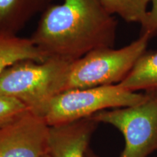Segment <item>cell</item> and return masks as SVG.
Segmentation results:
<instances>
[{"mask_svg":"<svg viewBox=\"0 0 157 157\" xmlns=\"http://www.w3.org/2000/svg\"><path fill=\"white\" fill-rule=\"evenodd\" d=\"M117 22L100 0H63L43 12L30 37L47 58L68 62L101 48H113Z\"/></svg>","mask_w":157,"mask_h":157,"instance_id":"obj_1","label":"cell"},{"mask_svg":"<svg viewBox=\"0 0 157 157\" xmlns=\"http://www.w3.org/2000/svg\"><path fill=\"white\" fill-rule=\"evenodd\" d=\"M71 63L52 58L15 63L0 75V94L17 100L31 112H36L64 91Z\"/></svg>","mask_w":157,"mask_h":157,"instance_id":"obj_2","label":"cell"},{"mask_svg":"<svg viewBox=\"0 0 157 157\" xmlns=\"http://www.w3.org/2000/svg\"><path fill=\"white\" fill-rule=\"evenodd\" d=\"M148 98L119 84L68 90L55 95L33 113L50 127L91 117L105 110L132 106Z\"/></svg>","mask_w":157,"mask_h":157,"instance_id":"obj_3","label":"cell"},{"mask_svg":"<svg viewBox=\"0 0 157 157\" xmlns=\"http://www.w3.org/2000/svg\"><path fill=\"white\" fill-rule=\"evenodd\" d=\"M150 39L146 34L140 35L121 48L98 49L71 62L64 91L119 84L146 52Z\"/></svg>","mask_w":157,"mask_h":157,"instance_id":"obj_4","label":"cell"},{"mask_svg":"<svg viewBox=\"0 0 157 157\" xmlns=\"http://www.w3.org/2000/svg\"><path fill=\"white\" fill-rule=\"evenodd\" d=\"M91 117L122 133L125 146L119 157H148L157 150V97L149 96L141 103L105 110Z\"/></svg>","mask_w":157,"mask_h":157,"instance_id":"obj_5","label":"cell"},{"mask_svg":"<svg viewBox=\"0 0 157 157\" xmlns=\"http://www.w3.org/2000/svg\"><path fill=\"white\" fill-rule=\"evenodd\" d=\"M49 126L30 111L0 127V157H42Z\"/></svg>","mask_w":157,"mask_h":157,"instance_id":"obj_6","label":"cell"},{"mask_svg":"<svg viewBox=\"0 0 157 157\" xmlns=\"http://www.w3.org/2000/svg\"><path fill=\"white\" fill-rule=\"evenodd\" d=\"M98 124L89 117L50 126L48 154L51 157H87L88 145Z\"/></svg>","mask_w":157,"mask_h":157,"instance_id":"obj_7","label":"cell"},{"mask_svg":"<svg viewBox=\"0 0 157 157\" xmlns=\"http://www.w3.org/2000/svg\"><path fill=\"white\" fill-rule=\"evenodd\" d=\"M52 0H0V35L17 36L35 15Z\"/></svg>","mask_w":157,"mask_h":157,"instance_id":"obj_8","label":"cell"},{"mask_svg":"<svg viewBox=\"0 0 157 157\" xmlns=\"http://www.w3.org/2000/svg\"><path fill=\"white\" fill-rule=\"evenodd\" d=\"M118 84L133 93L143 90L146 95L157 97V50L145 52Z\"/></svg>","mask_w":157,"mask_h":157,"instance_id":"obj_9","label":"cell"},{"mask_svg":"<svg viewBox=\"0 0 157 157\" xmlns=\"http://www.w3.org/2000/svg\"><path fill=\"white\" fill-rule=\"evenodd\" d=\"M47 59L30 38L0 35V75L10 66L21 60L44 61Z\"/></svg>","mask_w":157,"mask_h":157,"instance_id":"obj_10","label":"cell"},{"mask_svg":"<svg viewBox=\"0 0 157 157\" xmlns=\"http://www.w3.org/2000/svg\"><path fill=\"white\" fill-rule=\"evenodd\" d=\"M104 9L111 15H117L128 23L143 24L148 15L151 0H100Z\"/></svg>","mask_w":157,"mask_h":157,"instance_id":"obj_11","label":"cell"},{"mask_svg":"<svg viewBox=\"0 0 157 157\" xmlns=\"http://www.w3.org/2000/svg\"><path fill=\"white\" fill-rule=\"evenodd\" d=\"M29 110L14 98L0 94V127L24 114Z\"/></svg>","mask_w":157,"mask_h":157,"instance_id":"obj_12","label":"cell"},{"mask_svg":"<svg viewBox=\"0 0 157 157\" xmlns=\"http://www.w3.org/2000/svg\"><path fill=\"white\" fill-rule=\"evenodd\" d=\"M152 7L148 10L144 22L141 25L140 35L146 34L151 39L157 34V0H151Z\"/></svg>","mask_w":157,"mask_h":157,"instance_id":"obj_13","label":"cell"},{"mask_svg":"<svg viewBox=\"0 0 157 157\" xmlns=\"http://www.w3.org/2000/svg\"><path fill=\"white\" fill-rule=\"evenodd\" d=\"M87 157H99L98 155H96L95 153H93L91 150L88 149L87 152Z\"/></svg>","mask_w":157,"mask_h":157,"instance_id":"obj_14","label":"cell"},{"mask_svg":"<svg viewBox=\"0 0 157 157\" xmlns=\"http://www.w3.org/2000/svg\"><path fill=\"white\" fill-rule=\"evenodd\" d=\"M42 157H51L50 156V155H49L48 154H45L44 155V156H43Z\"/></svg>","mask_w":157,"mask_h":157,"instance_id":"obj_15","label":"cell"}]
</instances>
